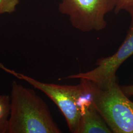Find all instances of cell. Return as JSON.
I'll return each instance as SVG.
<instances>
[{"label":"cell","mask_w":133,"mask_h":133,"mask_svg":"<svg viewBox=\"0 0 133 133\" xmlns=\"http://www.w3.org/2000/svg\"><path fill=\"white\" fill-rule=\"evenodd\" d=\"M6 133H60L48 105L30 88L14 81Z\"/></svg>","instance_id":"6da1fadb"},{"label":"cell","mask_w":133,"mask_h":133,"mask_svg":"<svg viewBox=\"0 0 133 133\" xmlns=\"http://www.w3.org/2000/svg\"><path fill=\"white\" fill-rule=\"evenodd\" d=\"M84 81L89 98L112 133H133V102L117 80L105 86Z\"/></svg>","instance_id":"7a4b0ae2"},{"label":"cell","mask_w":133,"mask_h":133,"mask_svg":"<svg viewBox=\"0 0 133 133\" xmlns=\"http://www.w3.org/2000/svg\"><path fill=\"white\" fill-rule=\"evenodd\" d=\"M0 69L14 76L17 79L24 81L35 88L42 91L57 105L66 120L70 131L76 133L81 116L79 101L86 92L85 87L82 79L76 85H59L44 83L37 81L8 68L0 63Z\"/></svg>","instance_id":"3957f363"},{"label":"cell","mask_w":133,"mask_h":133,"mask_svg":"<svg viewBox=\"0 0 133 133\" xmlns=\"http://www.w3.org/2000/svg\"><path fill=\"white\" fill-rule=\"evenodd\" d=\"M117 0H62L59 10L69 16L71 25L83 32L106 27L105 14L114 10Z\"/></svg>","instance_id":"277c9868"},{"label":"cell","mask_w":133,"mask_h":133,"mask_svg":"<svg viewBox=\"0 0 133 133\" xmlns=\"http://www.w3.org/2000/svg\"><path fill=\"white\" fill-rule=\"evenodd\" d=\"M133 55V21L123 42L112 56L102 57L95 63L96 68L89 71L66 76L65 79H85L99 86H105L117 80L116 73L121 64Z\"/></svg>","instance_id":"5b68a950"},{"label":"cell","mask_w":133,"mask_h":133,"mask_svg":"<svg viewBox=\"0 0 133 133\" xmlns=\"http://www.w3.org/2000/svg\"><path fill=\"white\" fill-rule=\"evenodd\" d=\"M81 116L76 133H112L91 101L86 89L79 101Z\"/></svg>","instance_id":"8992f818"},{"label":"cell","mask_w":133,"mask_h":133,"mask_svg":"<svg viewBox=\"0 0 133 133\" xmlns=\"http://www.w3.org/2000/svg\"><path fill=\"white\" fill-rule=\"evenodd\" d=\"M10 105V95H0V133H7Z\"/></svg>","instance_id":"52a82bcc"},{"label":"cell","mask_w":133,"mask_h":133,"mask_svg":"<svg viewBox=\"0 0 133 133\" xmlns=\"http://www.w3.org/2000/svg\"><path fill=\"white\" fill-rule=\"evenodd\" d=\"M122 10L128 12L131 18V21H133V0H117L114 13L117 14Z\"/></svg>","instance_id":"ba28073f"},{"label":"cell","mask_w":133,"mask_h":133,"mask_svg":"<svg viewBox=\"0 0 133 133\" xmlns=\"http://www.w3.org/2000/svg\"><path fill=\"white\" fill-rule=\"evenodd\" d=\"M18 3L19 0H0V14L14 12Z\"/></svg>","instance_id":"9c48e42d"},{"label":"cell","mask_w":133,"mask_h":133,"mask_svg":"<svg viewBox=\"0 0 133 133\" xmlns=\"http://www.w3.org/2000/svg\"><path fill=\"white\" fill-rule=\"evenodd\" d=\"M124 93L127 97L133 96V84L120 86Z\"/></svg>","instance_id":"30bf717a"}]
</instances>
